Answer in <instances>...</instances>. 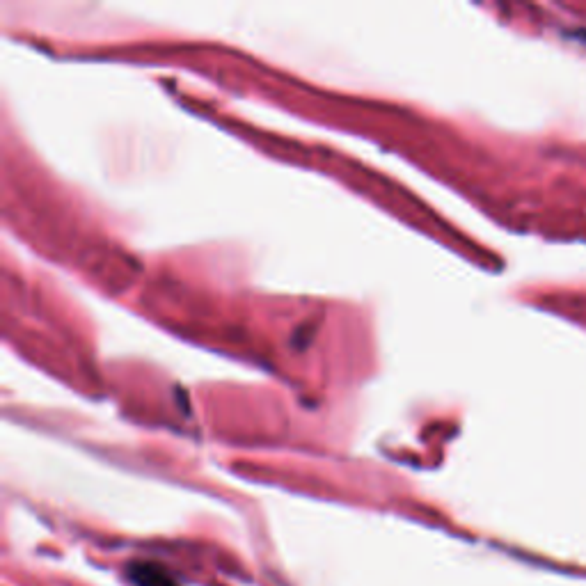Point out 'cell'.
I'll return each mask as SVG.
<instances>
[{"label":"cell","instance_id":"1","mask_svg":"<svg viewBox=\"0 0 586 586\" xmlns=\"http://www.w3.org/2000/svg\"><path fill=\"white\" fill-rule=\"evenodd\" d=\"M131 580L138 586H177L168 575H165V570L154 564L131 566Z\"/></svg>","mask_w":586,"mask_h":586}]
</instances>
